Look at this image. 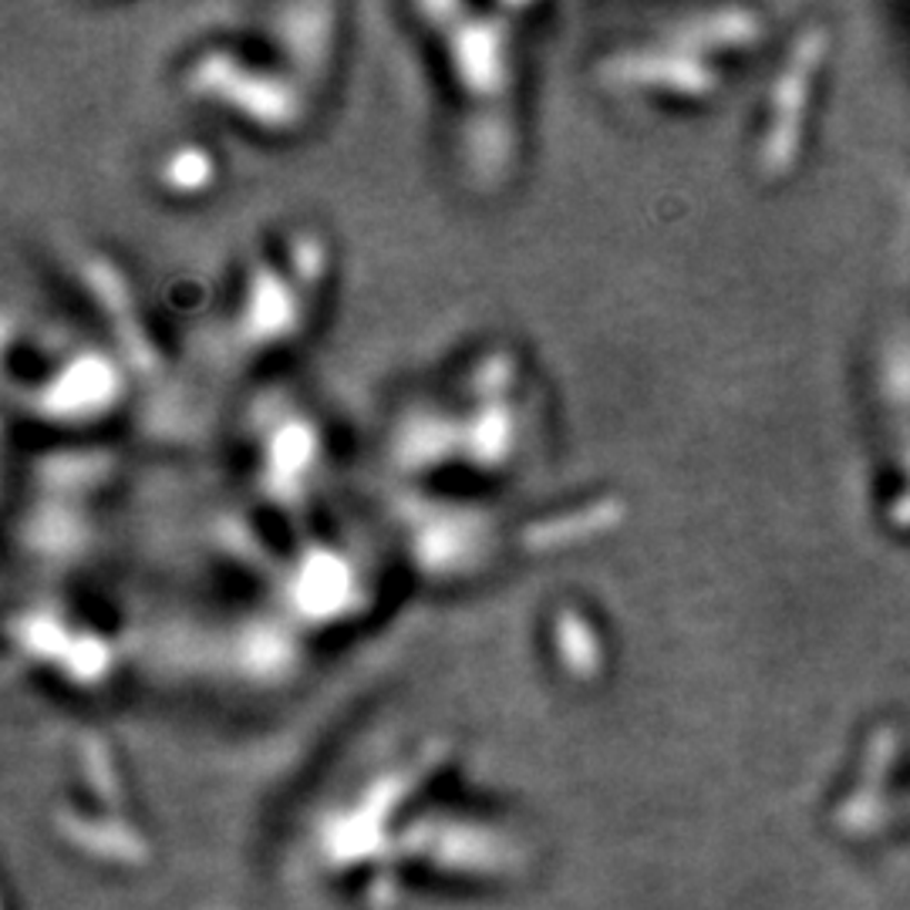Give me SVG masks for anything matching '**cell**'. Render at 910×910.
Wrapping results in <instances>:
<instances>
[{"label": "cell", "instance_id": "obj_1", "mask_svg": "<svg viewBox=\"0 0 910 910\" xmlns=\"http://www.w3.org/2000/svg\"><path fill=\"white\" fill-rule=\"evenodd\" d=\"M324 28L297 31V24L270 28L260 41H212L189 58L186 88L192 85L199 95L216 98V105H222L219 111L234 122L264 132H294L307 111V81L297 71H284L280 58H297L310 68L314 61H307V55L324 61Z\"/></svg>", "mask_w": 910, "mask_h": 910}, {"label": "cell", "instance_id": "obj_2", "mask_svg": "<svg viewBox=\"0 0 910 910\" xmlns=\"http://www.w3.org/2000/svg\"><path fill=\"white\" fill-rule=\"evenodd\" d=\"M432 21L428 38L442 61L445 85L455 101V116L466 111L463 129L486 132L489 149L496 146L489 132H503L510 142L516 136L513 111L523 81V24L520 11L510 8H425L418 11Z\"/></svg>", "mask_w": 910, "mask_h": 910}, {"label": "cell", "instance_id": "obj_3", "mask_svg": "<svg viewBox=\"0 0 910 910\" xmlns=\"http://www.w3.org/2000/svg\"><path fill=\"white\" fill-rule=\"evenodd\" d=\"M152 179H156L159 192L176 196V199H192L199 192H209V186L216 182V162L206 149H199L192 142L176 146L159 156V162L152 166Z\"/></svg>", "mask_w": 910, "mask_h": 910}]
</instances>
